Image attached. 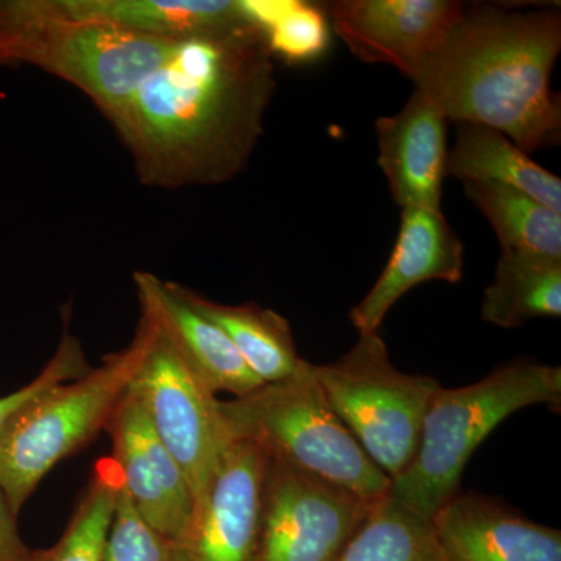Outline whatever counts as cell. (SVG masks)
<instances>
[{"label":"cell","instance_id":"d4e9b609","mask_svg":"<svg viewBox=\"0 0 561 561\" xmlns=\"http://www.w3.org/2000/svg\"><path fill=\"white\" fill-rule=\"evenodd\" d=\"M105 561H179L171 540L140 518L122 485Z\"/></svg>","mask_w":561,"mask_h":561},{"label":"cell","instance_id":"8992f818","mask_svg":"<svg viewBox=\"0 0 561 561\" xmlns=\"http://www.w3.org/2000/svg\"><path fill=\"white\" fill-rule=\"evenodd\" d=\"M147 339L139 319L130 345L80 378L43 391L7 424L0 434V490L16 515L60 461L105 431L138 370Z\"/></svg>","mask_w":561,"mask_h":561},{"label":"cell","instance_id":"5b68a950","mask_svg":"<svg viewBox=\"0 0 561 561\" xmlns=\"http://www.w3.org/2000/svg\"><path fill=\"white\" fill-rule=\"evenodd\" d=\"M219 411L231 442L253 443L271 459L364 500H381L389 494V476L332 411L311 362L302 360L294 375L262 383L245 397L220 400Z\"/></svg>","mask_w":561,"mask_h":561},{"label":"cell","instance_id":"4fadbf2b","mask_svg":"<svg viewBox=\"0 0 561 561\" xmlns=\"http://www.w3.org/2000/svg\"><path fill=\"white\" fill-rule=\"evenodd\" d=\"M140 312L154 321L181 360L214 394L245 397L262 382L224 331L195 309L184 287L149 272L133 275Z\"/></svg>","mask_w":561,"mask_h":561},{"label":"cell","instance_id":"4316f807","mask_svg":"<svg viewBox=\"0 0 561 561\" xmlns=\"http://www.w3.org/2000/svg\"><path fill=\"white\" fill-rule=\"evenodd\" d=\"M32 556L18 529V515L0 490V561H32Z\"/></svg>","mask_w":561,"mask_h":561},{"label":"cell","instance_id":"ffe728a7","mask_svg":"<svg viewBox=\"0 0 561 561\" xmlns=\"http://www.w3.org/2000/svg\"><path fill=\"white\" fill-rule=\"evenodd\" d=\"M481 317L512 330L541 317H561V261L502 251L483 291Z\"/></svg>","mask_w":561,"mask_h":561},{"label":"cell","instance_id":"7c38bea8","mask_svg":"<svg viewBox=\"0 0 561 561\" xmlns=\"http://www.w3.org/2000/svg\"><path fill=\"white\" fill-rule=\"evenodd\" d=\"M105 432L110 459L133 508L162 537H179L194 511L190 483L130 390L117 402Z\"/></svg>","mask_w":561,"mask_h":561},{"label":"cell","instance_id":"3957f363","mask_svg":"<svg viewBox=\"0 0 561 561\" xmlns=\"http://www.w3.org/2000/svg\"><path fill=\"white\" fill-rule=\"evenodd\" d=\"M175 43L70 14L58 0L0 2V62L46 70L83 91L110 122Z\"/></svg>","mask_w":561,"mask_h":561},{"label":"cell","instance_id":"d6986e66","mask_svg":"<svg viewBox=\"0 0 561 561\" xmlns=\"http://www.w3.org/2000/svg\"><path fill=\"white\" fill-rule=\"evenodd\" d=\"M195 309L208 317L230 339L247 367L262 383L294 375L301 359L289 321L257 305H221L184 287Z\"/></svg>","mask_w":561,"mask_h":561},{"label":"cell","instance_id":"5bb4252c","mask_svg":"<svg viewBox=\"0 0 561 561\" xmlns=\"http://www.w3.org/2000/svg\"><path fill=\"white\" fill-rule=\"evenodd\" d=\"M463 242L442 209H402L400 231L389 262L368 294L350 313L359 334L379 332L383 319L413 287L430 280L460 283Z\"/></svg>","mask_w":561,"mask_h":561},{"label":"cell","instance_id":"6da1fadb","mask_svg":"<svg viewBox=\"0 0 561 561\" xmlns=\"http://www.w3.org/2000/svg\"><path fill=\"white\" fill-rule=\"evenodd\" d=\"M272 57L253 22L173 44L111 121L140 183L179 190L241 173L275 91Z\"/></svg>","mask_w":561,"mask_h":561},{"label":"cell","instance_id":"9c48e42d","mask_svg":"<svg viewBox=\"0 0 561 561\" xmlns=\"http://www.w3.org/2000/svg\"><path fill=\"white\" fill-rule=\"evenodd\" d=\"M376 501L271 459L257 561H337Z\"/></svg>","mask_w":561,"mask_h":561},{"label":"cell","instance_id":"8fae6325","mask_svg":"<svg viewBox=\"0 0 561 561\" xmlns=\"http://www.w3.org/2000/svg\"><path fill=\"white\" fill-rule=\"evenodd\" d=\"M465 10L454 0H339L330 5V20L354 57L394 66L411 79L440 49Z\"/></svg>","mask_w":561,"mask_h":561},{"label":"cell","instance_id":"603a6c76","mask_svg":"<svg viewBox=\"0 0 561 561\" xmlns=\"http://www.w3.org/2000/svg\"><path fill=\"white\" fill-rule=\"evenodd\" d=\"M119 493V472L113 461L110 457L99 460L60 540L33 551L32 561H105Z\"/></svg>","mask_w":561,"mask_h":561},{"label":"cell","instance_id":"cb8c5ba5","mask_svg":"<svg viewBox=\"0 0 561 561\" xmlns=\"http://www.w3.org/2000/svg\"><path fill=\"white\" fill-rule=\"evenodd\" d=\"M242 5L250 21L265 33L272 55L306 61L327 49L330 25L320 7L267 0H242Z\"/></svg>","mask_w":561,"mask_h":561},{"label":"cell","instance_id":"2e32d148","mask_svg":"<svg viewBox=\"0 0 561 561\" xmlns=\"http://www.w3.org/2000/svg\"><path fill=\"white\" fill-rule=\"evenodd\" d=\"M446 119L420 91L398 113L376 121L378 164L401 209H442L448 147Z\"/></svg>","mask_w":561,"mask_h":561},{"label":"cell","instance_id":"ac0fdd59","mask_svg":"<svg viewBox=\"0 0 561 561\" xmlns=\"http://www.w3.org/2000/svg\"><path fill=\"white\" fill-rule=\"evenodd\" d=\"M446 175L461 183H491L522 191L561 214V180L537 164L501 131L459 124L456 146L448 150Z\"/></svg>","mask_w":561,"mask_h":561},{"label":"cell","instance_id":"7a4b0ae2","mask_svg":"<svg viewBox=\"0 0 561 561\" xmlns=\"http://www.w3.org/2000/svg\"><path fill=\"white\" fill-rule=\"evenodd\" d=\"M561 50L556 10H465L411 80L446 119L493 128L527 154L559 142L561 106L549 81Z\"/></svg>","mask_w":561,"mask_h":561},{"label":"cell","instance_id":"484cf974","mask_svg":"<svg viewBox=\"0 0 561 561\" xmlns=\"http://www.w3.org/2000/svg\"><path fill=\"white\" fill-rule=\"evenodd\" d=\"M88 371H90V365L84 359L80 342L72 335L65 334L55 356L33 381L21 387L20 390L0 398V434L5 430L10 420L33 398L58 383L73 381Z\"/></svg>","mask_w":561,"mask_h":561},{"label":"cell","instance_id":"30bf717a","mask_svg":"<svg viewBox=\"0 0 561 561\" xmlns=\"http://www.w3.org/2000/svg\"><path fill=\"white\" fill-rule=\"evenodd\" d=\"M268 465L253 443L228 445L190 522L171 540L179 561H257Z\"/></svg>","mask_w":561,"mask_h":561},{"label":"cell","instance_id":"7402d4cb","mask_svg":"<svg viewBox=\"0 0 561 561\" xmlns=\"http://www.w3.org/2000/svg\"><path fill=\"white\" fill-rule=\"evenodd\" d=\"M337 561L448 560L432 519L387 494L373 504Z\"/></svg>","mask_w":561,"mask_h":561},{"label":"cell","instance_id":"9a60e30c","mask_svg":"<svg viewBox=\"0 0 561 561\" xmlns=\"http://www.w3.org/2000/svg\"><path fill=\"white\" fill-rule=\"evenodd\" d=\"M448 561H561V531L485 494L457 493L432 518Z\"/></svg>","mask_w":561,"mask_h":561},{"label":"cell","instance_id":"277c9868","mask_svg":"<svg viewBox=\"0 0 561 561\" xmlns=\"http://www.w3.org/2000/svg\"><path fill=\"white\" fill-rule=\"evenodd\" d=\"M535 404L560 408L561 368L519 359L459 389L432 397L412 463L390 483L389 494L434 518L459 493L461 472L479 445L513 415Z\"/></svg>","mask_w":561,"mask_h":561},{"label":"cell","instance_id":"52a82bcc","mask_svg":"<svg viewBox=\"0 0 561 561\" xmlns=\"http://www.w3.org/2000/svg\"><path fill=\"white\" fill-rule=\"evenodd\" d=\"M324 397L365 454L397 479L419 449L424 416L440 382L390 362L379 332L359 334L341 359L313 365Z\"/></svg>","mask_w":561,"mask_h":561},{"label":"cell","instance_id":"44dd1931","mask_svg":"<svg viewBox=\"0 0 561 561\" xmlns=\"http://www.w3.org/2000/svg\"><path fill=\"white\" fill-rule=\"evenodd\" d=\"M465 194L490 221L502 251L561 261V214L522 191L463 183Z\"/></svg>","mask_w":561,"mask_h":561},{"label":"cell","instance_id":"ba28073f","mask_svg":"<svg viewBox=\"0 0 561 561\" xmlns=\"http://www.w3.org/2000/svg\"><path fill=\"white\" fill-rule=\"evenodd\" d=\"M140 320L149 339L128 390L138 398L151 427L179 461L195 505L231 443L220 416V400L181 360L154 321L142 312Z\"/></svg>","mask_w":561,"mask_h":561},{"label":"cell","instance_id":"e0dca14e","mask_svg":"<svg viewBox=\"0 0 561 561\" xmlns=\"http://www.w3.org/2000/svg\"><path fill=\"white\" fill-rule=\"evenodd\" d=\"M70 14L161 41H184L250 24L242 0H58Z\"/></svg>","mask_w":561,"mask_h":561}]
</instances>
